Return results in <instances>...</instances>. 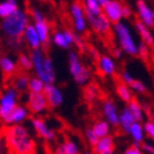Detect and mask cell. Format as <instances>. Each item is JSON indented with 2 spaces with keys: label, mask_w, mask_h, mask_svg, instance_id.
I'll return each instance as SVG.
<instances>
[{
  "label": "cell",
  "mask_w": 154,
  "mask_h": 154,
  "mask_svg": "<svg viewBox=\"0 0 154 154\" xmlns=\"http://www.w3.org/2000/svg\"><path fill=\"white\" fill-rule=\"evenodd\" d=\"M4 138L10 154H35L36 143L23 125L8 126L4 132Z\"/></svg>",
  "instance_id": "6da1fadb"
},
{
  "label": "cell",
  "mask_w": 154,
  "mask_h": 154,
  "mask_svg": "<svg viewBox=\"0 0 154 154\" xmlns=\"http://www.w3.org/2000/svg\"><path fill=\"white\" fill-rule=\"evenodd\" d=\"M29 25H30L29 14L22 9H20L10 17L3 20L0 30L9 40V45L12 46L15 49H19L22 43L21 40L23 38V33Z\"/></svg>",
  "instance_id": "7a4b0ae2"
},
{
  "label": "cell",
  "mask_w": 154,
  "mask_h": 154,
  "mask_svg": "<svg viewBox=\"0 0 154 154\" xmlns=\"http://www.w3.org/2000/svg\"><path fill=\"white\" fill-rule=\"evenodd\" d=\"M113 33L116 36L119 47L123 51V53L131 57H138L139 42L136 38L132 29L130 27V25L125 21L113 25Z\"/></svg>",
  "instance_id": "3957f363"
},
{
  "label": "cell",
  "mask_w": 154,
  "mask_h": 154,
  "mask_svg": "<svg viewBox=\"0 0 154 154\" xmlns=\"http://www.w3.org/2000/svg\"><path fill=\"white\" fill-rule=\"evenodd\" d=\"M68 69L73 80L78 85H86L91 78L89 68L84 66L79 54L74 51H69L68 53Z\"/></svg>",
  "instance_id": "277c9868"
},
{
  "label": "cell",
  "mask_w": 154,
  "mask_h": 154,
  "mask_svg": "<svg viewBox=\"0 0 154 154\" xmlns=\"http://www.w3.org/2000/svg\"><path fill=\"white\" fill-rule=\"evenodd\" d=\"M19 106V91L14 88H9L0 96V120L4 125L9 126L10 116Z\"/></svg>",
  "instance_id": "5b68a950"
},
{
  "label": "cell",
  "mask_w": 154,
  "mask_h": 154,
  "mask_svg": "<svg viewBox=\"0 0 154 154\" xmlns=\"http://www.w3.org/2000/svg\"><path fill=\"white\" fill-rule=\"evenodd\" d=\"M32 23L41 38L42 46H47L51 41V38H52L51 37V26L46 17L43 16V14L38 9L32 10Z\"/></svg>",
  "instance_id": "8992f818"
},
{
  "label": "cell",
  "mask_w": 154,
  "mask_h": 154,
  "mask_svg": "<svg viewBox=\"0 0 154 154\" xmlns=\"http://www.w3.org/2000/svg\"><path fill=\"white\" fill-rule=\"evenodd\" d=\"M69 12L73 20V25H74V30L76 33H84L88 27H89V21L86 17V12L84 10V6L79 3H72L70 8H69Z\"/></svg>",
  "instance_id": "52a82bcc"
},
{
  "label": "cell",
  "mask_w": 154,
  "mask_h": 154,
  "mask_svg": "<svg viewBox=\"0 0 154 154\" xmlns=\"http://www.w3.org/2000/svg\"><path fill=\"white\" fill-rule=\"evenodd\" d=\"M27 107H29L30 112L33 113V115H40V113L45 112L49 107L45 93H40V94L29 93V95H27Z\"/></svg>",
  "instance_id": "ba28073f"
},
{
  "label": "cell",
  "mask_w": 154,
  "mask_h": 154,
  "mask_svg": "<svg viewBox=\"0 0 154 154\" xmlns=\"http://www.w3.org/2000/svg\"><path fill=\"white\" fill-rule=\"evenodd\" d=\"M90 26L96 33L106 36L110 33L111 30H113V25L111 21L105 16V14H101L99 16H86Z\"/></svg>",
  "instance_id": "9c48e42d"
},
{
  "label": "cell",
  "mask_w": 154,
  "mask_h": 154,
  "mask_svg": "<svg viewBox=\"0 0 154 154\" xmlns=\"http://www.w3.org/2000/svg\"><path fill=\"white\" fill-rule=\"evenodd\" d=\"M101 111L104 115V120H106L112 127H119L120 126V112L116 102L113 100H105L102 102Z\"/></svg>",
  "instance_id": "30bf717a"
},
{
  "label": "cell",
  "mask_w": 154,
  "mask_h": 154,
  "mask_svg": "<svg viewBox=\"0 0 154 154\" xmlns=\"http://www.w3.org/2000/svg\"><path fill=\"white\" fill-rule=\"evenodd\" d=\"M136 10L137 16L140 22H143L146 26L153 27L154 26V9H152L146 0H137L136 2Z\"/></svg>",
  "instance_id": "8fae6325"
},
{
  "label": "cell",
  "mask_w": 154,
  "mask_h": 154,
  "mask_svg": "<svg viewBox=\"0 0 154 154\" xmlns=\"http://www.w3.org/2000/svg\"><path fill=\"white\" fill-rule=\"evenodd\" d=\"M104 14L112 25L123 21V4L120 0H111L104 8Z\"/></svg>",
  "instance_id": "7c38bea8"
},
{
  "label": "cell",
  "mask_w": 154,
  "mask_h": 154,
  "mask_svg": "<svg viewBox=\"0 0 154 154\" xmlns=\"http://www.w3.org/2000/svg\"><path fill=\"white\" fill-rule=\"evenodd\" d=\"M45 95L47 97L48 105L52 109H58L64 102V94L56 84H47L45 89Z\"/></svg>",
  "instance_id": "4fadbf2b"
},
{
  "label": "cell",
  "mask_w": 154,
  "mask_h": 154,
  "mask_svg": "<svg viewBox=\"0 0 154 154\" xmlns=\"http://www.w3.org/2000/svg\"><path fill=\"white\" fill-rule=\"evenodd\" d=\"M31 125H32V128L35 130V132L40 136L42 139L45 140H53L56 138V132L48 126V123L41 119V117H33L31 120Z\"/></svg>",
  "instance_id": "5bb4252c"
},
{
  "label": "cell",
  "mask_w": 154,
  "mask_h": 154,
  "mask_svg": "<svg viewBox=\"0 0 154 154\" xmlns=\"http://www.w3.org/2000/svg\"><path fill=\"white\" fill-rule=\"evenodd\" d=\"M97 69L100 73L105 76H112L116 73L117 66H116V60L113 57L109 54H101L100 58L97 59Z\"/></svg>",
  "instance_id": "9a60e30c"
},
{
  "label": "cell",
  "mask_w": 154,
  "mask_h": 154,
  "mask_svg": "<svg viewBox=\"0 0 154 154\" xmlns=\"http://www.w3.org/2000/svg\"><path fill=\"white\" fill-rule=\"evenodd\" d=\"M23 40L26 42V45L32 49V51H36V49H41L42 47V42H41V38L38 36L33 23H30L26 31L23 33Z\"/></svg>",
  "instance_id": "2e32d148"
},
{
  "label": "cell",
  "mask_w": 154,
  "mask_h": 154,
  "mask_svg": "<svg viewBox=\"0 0 154 154\" xmlns=\"http://www.w3.org/2000/svg\"><path fill=\"white\" fill-rule=\"evenodd\" d=\"M31 59H32V66H33V70L36 76H38L40 79L43 78V69H45V59H46V54L41 49H36L31 52Z\"/></svg>",
  "instance_id": "e0dca14e"
},
{
  "label": "cell",
  "mask_w": 154,
  "mask_h": 154,
  "mask_svg": "<svg viewBox=\"0 0 154 154\" xmlns=\"http://www.w3.org/2000/svg\"><path fill=\"white\" fill-rule=\"evenodd\" d=\"M134 29L138 33V37L140 38V41L148 45L149 47H154V32H152L150 27L146 26L143 22L137 20L134 22Z\"/></svg>",
  "instance_id": "ac0fdd59"
},
{
  "label": "cell",
  "mask_w": 154,
  "mask_h": 154,
  "mask_svg": "<svg viewBox=\"0 0 154 154\" xmlns=\"http://www.w3.org/2000/svg\"><path fill=\"white\" fill-rule=\"evenodd\" d=\"M128 134H130L131 139L133 140V144L142 146L146 142V137H147L143 122H134L133 126L131 127L130 132H128Z\"/></svg>",
  "instance_id": "d6986e66"
},
{
  "label": "cell",
  "mask_w": 154,
  "mask_h": 154,
  "mask_svg": "<svg viewBox=\"0 0 154 154\" xmlns=\"http://www.w3.org/2000/svg\"><path fill=\"white\" fill-rule=\"evenodd\" d=\"M30 116V110L27 106H23V105H19L14 112L11 113L10 116V122L9 126H14V125H22L25 121H26Z\"/></svg>",
  "instance_id": "ffe728a7"
},
{
  "label": "cell",
  "mask_w": 154,
  "mask_h": 154,
  "mask_svg": "<svg viewBox=\"0 0 154 154\" xmlns=\"http://www.w3.org/2000/svg\"><path fill=\"white\" fill-rule=\"evenodd\" d=\"M134 122H137V121L133 116V113L130 111V109L127 106L125 109H122L120 112V127L122 128V131L128 134V132H130L131 127L133 126Z\"/></svg>",
  "instance_id": "44dd1931"
},
{
  "label": "cell",
  "mask_w": 154,
  "mask_h": 154,
  "mask_svg": "<svg viewBox=\"0 0 154 154\" xmlns=\"http://www.w3.org/2000/svg\"><path fill=\"white\" fill-rule=\"evenodd\" d=\"M17 62L11 58L10 56H2L0 57V70H2L5 75L11 76L16 73L17 69Z\"/></svg>",
  "instance_id": "7402d4cb"
},
{
  "label": "cell",
  "mask_w": 154,
  "mask_h": 154,
  "mask_svg": "<svg viewBox=\"0 0 154 154\" xmlns=\"http://www.w3.org/2000/svg\"><path fill=\"white\" fill-rule=\"evenodd\" d=\"M54 154H82V153H80V147L74 140L66 139L57 146Z\"/></svg>",
  "instance_id": "603a6c76"
},
{
  "label": "cell",
  "mask_w": 154,
  "mask_h": 154,
  "mask_svg": "<svg viewBox=\"0 0 154 154\" xmlns=\"http://www.w3.org/2000/svg\"><path fill=\"white\" fill-rule=\"evenodd\" d=\"M93 148H94V152L96 154H102L107 150H112V149H115V138L111 134L106 136V137H102L99 139V142Z\"/></svg>",
  "instance_id": "cb8c5ba5"
},
{
  "label": "cell",
  "mask_w": 154,
  "mask_h": 154,
  "mask_svg": "<svg viewBox=\"0 0 154 154\" xmlns=\"http://www.w3.org/2000/svg\"><path fill=\"white\" fill-rule=\"evenodd\" d=\"M17 10H20L17 2H9V0L0 2V19L5 20L10 17L12 14H15Z\"/></svg>",
  "instance_id": "d4e9b609"
},
{
  "label": "cell",
  "mask_w": 154,
  "mask_h": 154,
  "mask_svg": "<svg viewBox=\"0 0 154 154\" xmlns=\"http://www.w3.org/2000/svg\"><path fill=\"white\" fill-rule=\"evenodd\" d=\"M127 107L130 109V111L133 113V116L136 119L137 122H144L146 121V110L143 107V105L136 99H133L130 104H127Z\"/></svg>",
  "instance_id": "484cf974"
},
{
  "label": "cell",
  "mask_w": 154,
  "mask_h": 154,
  "mask_svg": "<svg viewBox=\"0 0 154 154\" xmlns=\"http://www.w3.org/2000/svg\"><path fill=\"white\" fill-rule=\"evenodd\" d=\"M116 94L117 96L120 97L121 101L123 102H127V104H130V102L134 99L133 97V91H132V89L130 88V85H127L125 83H119L116 85Z\"/></svg>",
  "instance_id": "4316f807"
},
{
  "label": "cell",
  "mask_w": 154,
  "mask_h": 154,
  "mask_svg": "<svg viewBox=\"0 0 154 154\" xmlns=\"http://www.w3.org/2000/svg\"><path fill=\"white\" fill-rule=\"evenodd\" d=\"M83 6L86 12V16H99L104 14V9L97 3V0H84Z\"/></svg>",
  "instance_id": "83f0119b"
},
{
  "label": "cell",
  "mask_w": 154,
  "mask_h": 154,
  "mask_svg": "<svg viewBox=\"0 0 154 154\" xmlns=\"http://www.w3.org/2000/svg\"><path fill=\"white\" fill-rule=\"evenodd\" d=\"M91 128L94 130V132L96 133V136L99 138H102V137H106V136H110L111 134V128L112 126L106 121V120H97L93 126Z\"/></svg>",
  "instance_id": "f1b7e54d"
},
{
  "label": "cell",
  "mask_w": 154,
  "mask_h": 154,
  "mask_svg": "<svg viewBox=\"0 0 154 154\" xmlns=\"http://www.w3.org/2000/svg\"><path fill=\"white\" fill-rule=\"evenodd\" d=\"M29 84H30V78H29V75L25 73L17 74L14 78V80H12V88L16 89L19 93L29 90Z\"/></svg>",
  "instance_id": "f546056e"
},
{
  "label": "cell",
  "mask_w": 154,
  "mask_h": 154,
  "mask_svg": "<svg viewBox=\"0 0 154 154\" xmlns=\"http://www.w3.org/2000/svg\"><path fill=\"white\" fill-rule=\"evenodd\" d=\"M52 42L62 49H70V47H72L70 43L68 42V38H67L64 31H56L52 36Z\"/></svg>",
  "instance_id": "4dcf8cb0"
},
{
  "label": "cell",
  "mask_w": 154,
  "mask_h": 154,
  "mask_svg": "<svg viewBox=\"0 0 154 154\" xmlns=\"http://www.w3.org/2000/svg\"><path fill=\"white\" fill-rule=\"evenodd\" d=\"M46 85H47V84H46L42 79L38 78V76H32V78H30L29 91H30V93H36V94L45 93Z\"/></svg>",
  "instance_id": "1f68e13d"
},
{
  "label": "cell",
  "mask_w": 154,
  "mask_h": 154,
  "mask_svg": "<svg viewBox=\"0 0 154 154\" xmlns=\"http://www.w3.org/2000/svg\"><path fill=\"white\" fill-rule=\"evenodd\" d=\"M17 64L19 67L22 68L23 70H31L33 69V66H32V59H31V56L26 54V53H21L17 58Z\"/></svg>",
  "instance_id": "d6a6232c"
},
{
  "label": "cell",
  "mask_w": 154,
  "mask_h": 154,
  "mask_svg": "<svg viewBox=\"0 0 154 154\" xmlns=\"http://www.w3.org/2000/svg\"><path fill=\"white\" fill-rule=\"evenodd\" d=\"M130 88L132 89V91H133L134 94L144 95V94L147 93V86H146V84H144L142 80H138V79H136V80L130 85Z\"/></svg>",
  "instance_id": "836d02e7"
},
{
  "label": "cell",
  "mask_w": 154,
  "mask_h": 154,
  "mask_svg": "<svg viewBox=\"0 0 154 154\" xmlns=\"http://www.w3.org/2000/svg\"><path fill=\"white\" fill-rule=\"evenodd\" d=\"M85 139H86V142L90 144L91 147H94L97 142H99V137L96 136V133L94 132V130L91 127H89V128H86L85 130Z\"/></svg>",
  "instance_id": "e575fe53"
},
{
  "label": "cell",
  "mask_w": 154,
  "mask_h": 154,
  "mask_svg": "<svg viewBox=\"0 0 154 154\" xmlns=\"http://www.w3.org/2000/svg\"><path fill=\"white\" fill-rule=\"evenodd\" d=\"M150 56V47L146 45L144 42H139V48H138V57L142 58L143 60H147Z\"/></svg>",
  "instance_id": "d590c367"
},
{
  "label": "cell",
  "mask_w": 154,
  "mask_h": 154,
  "mask_svg": "<svg viewBox=\"0 0 154 154\" xmlns=\"http://www.w3.org/2000/svg\"><path fill=\"white\" fill-rule=\"evenodd\" d=\"M144 125V130L147 133V137H149L153 142H154V122L152 120H147L143 122Z\"/></svg>",
  "instance_id": "8d00e7d4"
},
{
  "label": "cell",
  "mask_w": 154,
  "mask_h": 154,
  "mask_svg": "<svg viewBox=\"0 0 154 154\" xmlns=\"http://www.w3.org/2000/svg\"><path fill=\"white\" fill-rule=\"evenodd\" d=\"M122 154H144L143 149H142V146H137V144H133V146H130L127 147Z\"/></svg>",
  "instance_id": "74e56055"
},
{
  "label": "cell",
  "mask_w": 154,
  "mask_h": 154,
  "mask_svg": "<svg viewBox=\"0 0 154 154\" xmlns=\"http://www.w3.org/2000/svg\"><path fill=\"white\" fill-rule=\"evenodd\" d=\"M121 80H122V83H125L127 85H131L136 79H134V76L130 72H128V70H123L121 73Z\"/></svg>",
  "instance_id": "f35d334b"
},
{
  "label": "cell",
  "mask_w": 154,
  "mask_h": 154,
  "mask_svg": "<svg viewBox=\"0 0 154 154\" xmlns=\"http://www.w3.org/2000/svg\"><path fill=\"white\" fill-rule=\"evenodd\" d=\"M142 149L144 154H154V142H144L142 144Z\"/></svg>",
  "instance_id": "ab89813d"
},
{
  "label": "cell",
  "mask_w": 154,
  "mask_h": 154,
  "mask_svg": "<svg viewBox=\"0 0 154 154\" xmlns=\"http://www.w3.org/2000/svg\"><path fill=\"white\" fill-rule=\"evenodd\" d=\"M0 154H10L4 136H0Z\"/></svg>",
  "instance_id": "60d3db41"
},
{
  "label": "cell",
  "mask_w": 154,
  "mask_h": 154,
  "mask_svg": "<svg viewBox=\"0 0 154 154\" xmlns=\"http://www.w3.org/2000/svg\"><path fill=\"white\" fill-rule=\"evenodd\" d=\"M133 15V11L130 6L123 5V19H131Z\"/></svg>",
  "instance_id": "b9f144b4"
},
{
  "label": "cell",
  "mask_w": 154,
  "mask_h": 154,
  "mask_svg": "<svg viewBox=\"0 0 154 154\" xmlns=\"http://www.w3.org/2000/svg\"><path fill=\"white\" fill-rule=\"evenodd\" d=\"M122 54H123V51H122L121 48H116V49L113 51V56L116 57V58H121Z\"/></svg>",
  "instance_id": "7bdbcfd3"
},
{
  "label": "cell",
  "mask_w": 154,
  "mask_h": 154,
  "mask_svg": "<svg viewBox=\"0 0 154 154\" xmlns=\"http://www.w3.org/2000/svg\"><path fill=\"white\" fill-rule=\"evenodd\" d=\"M89 51H90V53H91V56L95 58V59H99L100 58V54H99V52H97V51L95 49V48H90V49H89Z\"/></svg>",
  "instance_id": "ee69618b"
},
{
  "label": "cell",
  "mask_w": 154,
  "mask_h": 154,
  "mask_svg": "<svg viewBox=\"0 0 154 154\" xmlns=\"http://www.w3.org/2000/svg\"><path fill=\"white\" fill-rule=\"evenodd\" d=\"M110 2H111V0H97V3H99L101 6H102V9H104V8H105V6H106V5H107Z\"/></svg>",
  "instance_id": "f6af8a7d"
},
{
  "label": "cell",
  "mask_w": 154,
  "mask_h": 154,
  "mask_svg": "<svg viewBox=\"0 0 154 154\" xmlns=\"http://www.w3.org/2000/svg\"><path fill=\"white\" fill-rule=\"evenodd\" d=\"M102 154H116V152H115V149H112V150H107V152L102 153Z\"/></svg>",
  "instance_id": "bcb514c9"
},
{
  "label": "cell",
  "mask_w": 154,
  "mask_h": 154,
  "mask_svg": "<svg viewBox=\"0 0 154 154\" xmlns=\"http://www.w3.org/2000/svg\"><path fill=\"white\" fill-rule=\"evenodd\" d=\"M83 154H96L94 150H86V152H84Z\"/></svg>",
  "instance_id": "7dc6e473"
},
{
  "label": "cell",
  "mask_w": 154,
  "mask_h": 154,
  "mask_svg": "<svg viewBox=\"0 0 154 154\" xmlns=\"http://www.w3.org/2000/svg\"><path fill=\"white\" fill-rule=\"evenodd\" d=\"M9 2H17V0H9Z\"/></svg>",
  "instance_id": "c3c4849f"
},
{
  "label": "cell",
  "mask_w": 154,
  "mask_h": 154,
  "mask_svg": "<svg viewBox=\"0 0 154 154\" xmlns=\"http://www.w3.org/2000/svg\"><path fill=\"white\" fill-rule=\"evenodd\" d=\"M152 121H153V122H154V117H153V119H152Z\"/></svg>",
  "instance_id": "681fc988"
},
{
  "label": "cell",
  "mask_w": 154,
  "mask_h": 154,
  "mask_svg": "<svg viewBox=\"0 0 154 154\" xmlns=\"http://www.w3.org/2000/svg\"><path fill=\"white\" fill-rule=\"evenodd\" d=\"M0 26H2V23H0Z\"/></svg>",
  "instance_id": "f907efd6"
}]
</instances>
